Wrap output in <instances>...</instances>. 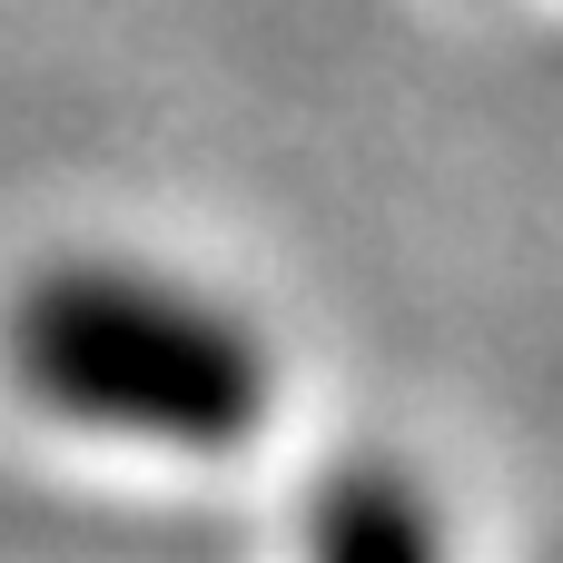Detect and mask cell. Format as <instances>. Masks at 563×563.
<instances>
[{
    "mask_svg": "<svg viewBox=\"0 0 563 563\" xmlns=\"http://www.w3.org/2000/svg\"><path fill=\"white\" fill-rule=\"evenodd\" d=\"M10 376L79 426H119L158 445H247L277 396L238 317L109 267L40 277L10 307Z\"/></svg>",
    "mask_w": 563,
    "mask_h": 563,
    "instance_id": "6da1fadb",
    "label": "cell"
},
{
    "mask_svg": "<svg viewBox=\"0 0 563 563\" xmlns=\"http://www.w3.org/2000/svg\"><path fill=\"white\" fill-rule=\"evenodd\" d=\"M307 554L317 563H445L416 475H396V465H346V475L317 495Z\"/></svg>",
    "mask_w": 563,
    "mask_h": 563,
    "instance_id": "7a4b0ae2",
    "label": "cell"
}]
</instances>
